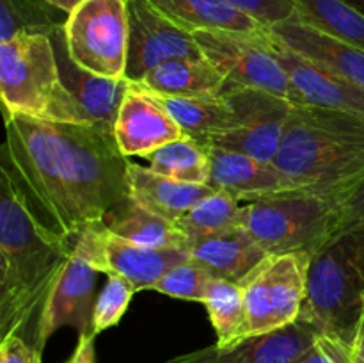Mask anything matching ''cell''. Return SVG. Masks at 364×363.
<instances>
[{"instance_id":"obj_1","label":"cell","mask_w":364,"mask_h":363,"mask_svg":"<svg viewBox=\"0 0 364 363\" xmlns=\"http://www.w3.org/2000/svg\"><path fill=\"white\" fill-rule=\"evenodd\" d=\"M4 120L2 162L45 226L75 242L130 198V160L121 153L112 127L21 114H4Z\"/></svg>"},{"instance_id":"obj_2","label":"cell","mask_w":364,"mask_h":363,"mask_svg":"<svg viewBox=\"0 0 364 363\" xmlns=\"http://www.w3.org/2000/svg\"><path fill=\"white\" fill-rule=\"evenodd\" d=\"M75 242L32 212L13 173L0 162V335L18 333L41 312Z\"/></svg>"},{"instance_id":"obj_3","label":"cell","mask_w":364,"mask_h":363,"mask_svg":"<svg viewBox=\"0 0 364 363\" xmlns=\"http://www.w3.org/2000/svg\"><path fill=\"white\" fill-rule=\"evenodd\" d=\"M274 164L291 191L334 201L364 178V114L294 105Z\"/></svg>"},{"instance_id":"obj_4","label":"cell","mask_w":364,"mask_h":363,"mask_svg":"<svg viewBox=\"0 0 364 363\" xmlns=\"http://www.w3.org/2000/svg\"><path fill=\"white\" fill-rule=\"evenodd\" d=\"M364 299V228H343L311 256L299 319L352 345Z\"/></svg>"},{"instance_id":"obj_5","label":"cell","mask_w":364,"mask_h":363,"mask_svg":"<svg viewBox=\"0 0 364 363\" xmlns=\"http://www.w3.org/2000/svg\"><path fill=\"white\" fill-rule=\"evenodd\" d=\"M0 96L4 114L55 123H95L64 85L48 34H18L0 43Z\"/></svg>"},{"instance_id":"obj_6","label":"cell","mask_w":364,"mask_h":363,"mask_svg":"<svg viewBox=\"0 0 364 363\" xmlns=\"http://www.w3.org/2000/svg\"><path fill=\"white\" fill-rule=\"evenodd\" d=\"M237 224L251 233L267 255L313 256L338 231V212L331 199L288 191L242 203Z\"/></svg>"},{"instance_id":"obj_7","label":"cell","mask_w":364,"mask_h":363,"mask_svg":"<svg viewBox=\"0 0 364 363\" xmlns=\"http://www.w3.org/2000/svg\"><path fill=\"white\" fill-rule=\"evenodd\" d=\"M311 255L284 253L267 258L240 281L245 302V335L270 333L295 322L308 295Z\"/></svg>"},{"instance_id":"obj_8","label":"cell","mask_w":364,"mask_h":363,"mask_svg":"<svg viewBox=\"0 0 364 363\" xmlns=\"http://www.w3.org/2000/svg\"><path fill=\"white\" fill-rule=\"evenodd\" d=\"M63 32L78 66L102 77H124L130 34L127 0H84L66 16Z\"/></svg>"},{"instance_id":"obj_9","label":"cell","mask_w":364,"mask_h":363,"mask_svg":"<svg viewBox=\"0 0 364 363\" xmlns=\"http://www.w3.org/2000/svg\"><path fill=\"white\" fill-rule=\"evenodd\" d=\"M194 38L203 56L223 71L228 85L263 89L297 105L290 78L274 52L269 27L255 32L198 31Z\"/></svg>"},{"instance_id":"obj_10","label":"cell","mask_w":364,"mask_h":363,"mask_svg":"<svg viewBox=\"0 0 364 363\" xmlns=\"http://www.w3.org/2000/svg\"><path fill=\"white\" fill-rule=\"evenodd\" d=\"M224 95L233 105L231 127L210 137L205 144L274 162L294 105L288 100L255 88L226 85Z\"/></svg>"},{"instance_id":"obj_11","label":"cell","mask_w":364,"mask_h":363,"mask_svg":"<svg viewBox=\"0 0 364 363\" xmlns=\"http://www.w3.org/2000/svg\"><path fill=\"white\" fill-rule=\"evenodd\" d=\"M75 249L98 273L124 278L137 292L153 290L167 270L192 258L187 248H146L112 233L103 223L87 228L75 241Z\"/></svg>"},{"instance_id":"obj_12","label":"cell","mask_w":364,"mask_h":363,"mask_svg":"<svg viewBox=\"0 0 364 363\" xmlns=\"http://www.w3.org/2000/svg\"><path fill=\"white\" fill-rule=\"evenodd\" d=\"M127 6L130 34L124 77L130 82H141L167 60L205 57L194 34L167 20L148 0H127Z\"/></svg>"},{"instance_id":"obj_13","label":"cell","mask_w":364,"mask_h":363,"mask_svg":"<svg viewBox=\"0 0 364 363\" xmlns=\"http://www.w3.org/2000/svg\"><path fill=\"white\" fill-rule=\"evenodd\" d=\"M96 274L98 270L92 263L73 248L70 260L39 312L36 337V347L39 351H43L46 340L63 326H73L80 335L91 333Z\"/></svg>"},{"instance_id":"obj_14","label":"cell","mask_w":364,"mask_h":363,"mask_svg":"<svg viewBox=\"0 0 364 363\" xmlns=\"http://www.w3.org/2000/svg\"><path fill=\"white\" fill-rule=\"evenodd\" d=\"M114 135L124 157H149L162 146L185 137V132L159 96L141 82H130Z\"/></svg>"},{"instance_id":"obj_15","label":"cell","mask_w":364,"mask_h":363,"mask_svg":"<svg viewBox=\"0 0 364 363\" xmlns=\"http://www.w3.org/2000/svg\"><path fill=\"white\" fill-rule=\"evenodd\" d=\"M322 337V331L308 320L255 335L228 347L210 345L199 351L176 356L167 363H294Z\"/></svg>"},{"instance_id":"obj_16","label":"cell","mask_w":364,"mask_h":363,"mask_svg":"<svg viewBox=\"0 0 364 363\" xmlns=\"http://www.w3.org/2000/svg\"><path fill=\"white\" fill-rule=\"evenodd\" d=\"M270 32V28H269ZM274 52L287 71L297 96V105L350 110L364 114V89L316 60L294 52L270 32Z\"/></svg>"},{"instance_id":"obj_17","label":"cell","mask_w":364,"mask_h":363,"mask_svg":"<svg viewBox=\"0 0 364 363\" xmlns=\"http://www.w3.org/2000/svg\"><path fill=\"white\" fill-rule=\"evenodd\" d=\"M208 185L215 191H228L240 203L291 191L274 162L217 146H208Z\"/></svg>"},{"instance_id":"obj_18","label":"cell","mask_w":364,"mask_h":363,"mask_svg":"<svg viewBox=\"0 0 364 363\" xmlns=\"http://www.w3.org/2000/svg\"><path fill=\"white\" fill-rule=\"evenodd\" d=\"M269 28L290 50L323 64L364 89V52L361 48L301 20L299 16Z\"/></svg>"},{"instance_id":"obj_19","label":"cell","mask_w":364,"mask_h":363,"mask_svg":"<svg viewBox=\"0 0 364 363\" xmlns=\"http://www.w3.org/2000/svg\"><path fill=\"white\" fill-rule=\"evenodd\" d=\"M63 28L53 32L52 41L55 46L57 63H59L60 78H63L64 85L92 121L114 128L121 103L130 88V80L127 77H102V75L91 73L78 66L68 53Z\"/></svg>"},{"instance_id":"obj_20","label":"cell","mask_w":364,"mask_h":363,"mask_svg":"<svg viewBox=\"0 0 364 363\" xmlns=\"http://www.w3.org/2000/svg\"><path fill=\"white\" fill-rule=\"evenodd\" d=\"M128 191L130 198L139 205L178 224L192 206L212 194L215 189L210 185L173 180L141 164L128 162Z\"/></svg>"},{"instance_id":"obj_21","label":"cell","mask_w":364,"mask_h":363,"mask_svg":"<svg viewBox=\"0 0 364 363\" xmlns=\"http://www.w3.org/2000/svg\"><path fill=\"white\" fill-rule=\"evenodd\" d=\"M188 253L192 260L206 267L213 276L237 283L267 258V253L240 224L194 242L188 246Z\"/></svg>"},{"instance_id":"obj_22","label":"cell","mask_w":364,"mask_h":363,"mask_svg":"<svg viewBox=\"0 0 364 363\" xmlns=\"http://www.w3.org/2000/svg\"><path fill=\"white\" fill-rule=\"evenodd\" d=\"M159 13L188 32L240 31L255 32L267 28L244 11L223 0H148Z\"/></svg>"},{"instance_id":"obj_23","label":"cell","mask_w":364,"mask_h":363,"mask_svg":"<svg viewBox=\"0 0 364 363\" xmlns=\"http://www.w3.org/2000/svg\"><path fill=\"white\" fill-rule=\"evenodd\" d=\"M141 84L156 95L213 96L226 89L228 78L206 57H198L167 60L153 68Z\"/></svg>"},{"instance_id":"obj_24","label":"cell","mask_w":364,"mask_h":363,"mask_svg":"<svg viewBox=\"0 0 364 363\" xmlns=\"http://www.w3.org/2000/svg\"><path fill=\"white\" fill-rule=\"evenodd\" d=\"M103 224L112 233L146 248L188 249L187 235L176 223L153 214L132 198H127L123 203L114 206L103 219Z\"/></svg>"},{"instance_id":"obj_25","label":"cell","mask_w":364,"mask_h":363,"mask_svg":"<svg viewBox=\"0 0 364 363\" xmlns=\"http://www.w3.org/2000/svg\"><path fill=\"white\" fill-rule=\"evenodd\" d=\"M156 96L185 134L203 144L213 135L228 130L233 121V105L224 91L213 96Z\"/></svg>"},{"instance_id":"obj_26","label":"cell","mask_w":364,"mask_h":363,"mask_svg":"<svg viewBox=\"0 0 364 363\" xmlns=\"http://www.w3.org/2000/svg\"><path fill=\"white\" fill-rule=\"evenodd\" d=\"M210 322L217 333V345L228 347L244 340L245 302L242 285L215 276L208 285L205 301Z\"/></svg>"},{"instance_id":"obj_27","label":"cell","mask_w":364,"mask_h":363,"mask_svg":"<svg viewBox=\"0 0 364 363\" xmlns=\"http://www.w3.org/2000/svg\"><path fill=\"white\" fill-rule=\"evenodd\" d=\"M148 159V167L155 173L185 184L208 185L210 152L198 139L185 135L178 141L162 146Z\"/></svg>"},{"instance_id":"obj_28","label":"cell","mask_w":364,"mask_h":363,"mask_svg":"<svg viewBox=\"0 0 364 363\" xmlns=\"http://www.w3.org/2000/svg\"><path fill=\"white\" fill-rule=\"evenodd\" d=\"M295 16L364 52V14L341 0H297Z\"/></svg>"},{"instance_id":"obj_29","label":"cell","mask_w":364,"mask_h":363,"mask_svg":"<svg viewBox=\"0 0 364 363\" xmlns=\"http://www.w3.org/2000/svg\"><path fill=\"white\" fill-rule=\"evenodd\" d=\"M242 203L228 191H213L188 210L178 226L187 235L188 246L220 233L237 224Z\"/></svg>"},{"instance_id":"obj_30","label":"cell","mask_w":364,"mask_h":363,"mask_svg":"<svg viewBox=\"0 0 364 363\" xmlns=\"http://www.w3.org/2000/svg\"><path fill=\"white\" fill-rule=\"evenodd\" d=\"M59 11L45 0H0V43L18 34H48L64 27L66 20H57Z\"/></svg>"},{"instance_id":"obj_31","label":"cell","mask_w":364,"mask_h":363,"mask_svg":"<svg viewBox=\"0 0 364 363\" xmlns=\"http://www.w3.org/2000/svg\"><path fill=\"white\" fill-rule=\"evenodd\" d=\"M213 274L206 267L198 263L196 260H187L183 263H178L171 270H167L159 283L153 287V290L166 294L174 299H183V301H205L206 290H208L210 281L213 280Z\"/></svg>"},{"instance_id":"obj_32","label":"cell","mask_w":364,"mask_h":363,"mask_svg":"<svg viewBox=\"0 0 364 363\" xmlns=\"http://www.w3.org/2000/svg\"><path fill=\"white\" fill-rule=\"evenodd\" d=\"M135 287L128 280L121 276H109L105 287L96 295L95 312H92V330L91 333L100 335L109 327L117 326L121 317L128 310L132 298L135 294Z\"/></svg>"},{"instance_id":"obj_33","label":"cell","mask_w":364,"mask_h":363,"mask_svg":"<svg viewBox=\"0 0 364 363\" xmlns=\"http://www.w3.org/2000/svg\"><path fill=\"white\" fill-rule=\"evenodd\" d=\"M223 2L244 11L265 27H272L297 14V0H223Z\"/></svg>"},{"instance_id":"obj_34","label":"cell","mask_w":364,"mask_h":363,"mask_svg":"<svg viewBox=\"0 0 364 363\" xmlns=\"http://www.w3.org/2000/svg\"><path fill=\"white\" fill-rule=\"evenodd\" d=\"M333 203L338 212V230L364 228V178L338 196Z\"/></svg>"},{"instance_id":"obj_35","label":"cell","mask_w":364,"mask_h":363,"mask_svg":"<svg viewBox=\"0 0 364 363\" xmlns=\"http://www.w3.org/2000/svg\"><path fill=\"white\" fill-rule=\"evenodd\" d=\"M294 363H354L350 345L322 335L313 347Z\"/></svg>"},{"instance_id":"obj_36","label":"cell","mask_w":364,"mask_h":363,"mask_svg":"<svg viewBox=\"0 0 364 363\" xmlns=\"http://www.w3.org/2000/svg\"><path fill=\"white\" fill-rule=\"evenodd\" d=\"M0 363H41V351L28 345L18 333L2 338Z\"/></svg>"},{"instance_id":"obj_37","label":"cell","mask_w":364,"mask_h":363,"mask_svg":"<svg viewBox=\"0 0 364 363\" xmlns=\"http://www.w3.org/2000/svg\"><path fill=\"white\" fill-rule=\"evenodd\" d=\"M70 363H95V335H80Z\"/></svg>"},{"instance_id":"obj_38","label":"cell","mask_w":364,"mask_h":363,"mask_svg":"<svg viewBox=\"0 0 364 363\" xmlns=\"http://www.w3.org/2000/svg\"><path fill=\"white\" fill-rule=\"evenodd\" d=\"M352 356H354L355 363H364V299H363V313L359 319L358 330H355L354 340L350 345Z\"/></svg>"},{"instance_id":"obj_39","label":"cell","mask_w":364,"mask_h":363,"mask_svg":"<svg viewBox=\"0 0 364 363\" xmlns=\"http://www.w3.org/2000/svg\"><path fill=\"white\" fill-rule=\"evenodd\" d=\"M45 2L50 4L52 7H55V9H59L60 13H64L68 16V14H70L71 11L77 9L84 0H45Z\"/></svg>"},{"instance_id":"obj_40","label":"cell","mask_w":364,"mask_h":363,"mask_svg":"<svg viewBox=\"0 0 364 363\" xmlns=\"http://www.w3.org/2000/svg\"><path fill=\"white\" fill-rule=\"evenodd\" d=\"M341 2H345L347 6L354 7L355 11H359V13L364 14V0H341Z\"/></svg>"},{"instance_id":"obj_41","label":"cell","mask_w":364,"mask_h":363,"mask_svg":"<svg viewBox=\"0 0 364 363\" xmlns=\"http://www.w3.org/2000/svg\"><path fill=\"white\" fill-rule=\"evenodd\" d=\"M354 363H355V362H354Z\"/></svg>"}]
</instances>
